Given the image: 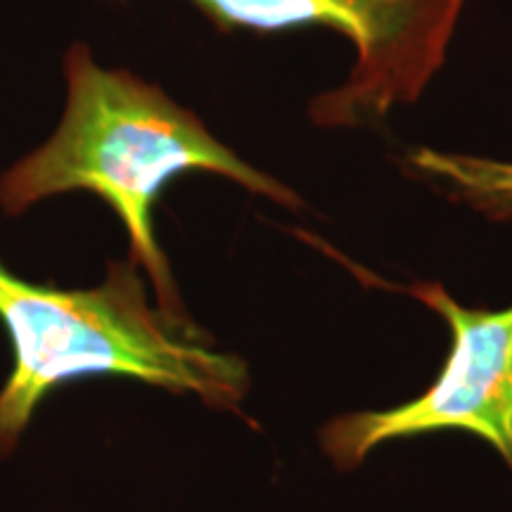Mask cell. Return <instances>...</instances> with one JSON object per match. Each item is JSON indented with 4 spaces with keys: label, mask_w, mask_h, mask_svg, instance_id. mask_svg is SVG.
<instances>
[{
    "label": "cell",
    "mask_w": 512,
    "mask_h": 512,
    "mask_svg": "<svg viewBox=\"0 0 512 512\" xmlns=\"http://www.w3.org/2000/svg\"><path fill=\"white\" fill-rule=\"evenodd\" d=\"M67 105L55 133L0 176V209L19 216L64 192H93L124 223L128 259L150 278L164 311L188 316L155 235V204L171 178L204 171L299 211L302 197L223 145L155 83L105 69L74 43L64 57Z\"/></svg>",
    "instance_id": "1"
},
{
    "label": "cell",
    "mask_w": 512,
    "mask_h": 512,
    "mask_svg": "<svg viewBox=\"0 0 512 512\" xmlns=\"http://www.w3.org/2000/svg\"><path fill=\"white\" fill-rule=\"evenodd\" d=\"M0 323L12 370L0 389V458L15 451L46 396L83 377H128L235 411L249 387L242 358L216 351L188 316L150 302L136 261H110L83 290L29 283L0 261Z\"/></svg>",
    "instance_id": "2"
},
{
    "label": "cell",
    "mask_w": 512,
    "mask_h": 512,
    "mask_svg": "<svg viewBox=\"0 0 512 512\" xmlns=\"http://www.w3.org/2000/svg\"><path fill=\"white\" fill-rule=\"evenodd\" d=\"M221 29L330 27L354 46L342 86L311 100L320 128L377 124L437 76L467 0H190Z\"/></svg>",
    "instance_id": "3"
},
{
    "label": "cell",
    "mask_w": 512,
    "mask_h": 512,
    "mask_svg": "<svg viewBox=\"0 0 512 512\" xmlns=\"http://www.w3.org/2000/svg\"><path fill=\"white\" fill-rule=\"evenodd\" d=\"M408 292L451 328L444 370L415 401L328 422L320 432L325 456L351 470L387 441L458 427L489 441L512 470V306L465 309L439 283L413 285Z\"/></svg>",
    "instance_id": "4"
},
{
    "label": "cell",
    "mask_w": 512,
    "mask_h": 512,
    "mask_svg": "<svg viewBox=\"0 0 512 512\" xmlns=\"http://www.w3.org/2000/svg\"><path fill=\"white\" fill-rule=\"evenodd\" d=\"M403 171L489 219H512V162L415 147L403 157Z\"/></svg>",
    "instance_id": "5"
}]
</instances>
